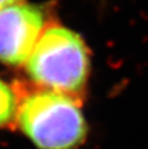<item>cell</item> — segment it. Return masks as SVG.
Returning a JSON list of instances; mask_svg holds the SVG:
<instances>
[{"label": "cell", "mask_w": 148, "mask_h": 149, "mask_svg": "<svg viewBox=\"0 0 148 149\" xmlns=\"http://www.w3.org/2000/svg\"><path fill=\"white\" fill-rule=\"evenodd\" d=\"M44 26L42 10L15 3L0 10V62L19 66L27 62Z\"/></svg>", "instance_id": "3"}, {"label": "cell", "mask_w": 148, "mask_h": 149, "mask_svg": "<svg viewBox=\"0 0 148 149\" xmlns=\"http://www.w3.org/2000/svg\"><path fill=\"white\" fill-rule=\"evenodd\" d=\"M16 109L15 95L10 87L0 80V127L5 126L14 116Z\"/></svg>", "instance_id": "4"}, {"label": "cell", "mask_w": 148, "mask_h": 149, "mask_svg": "<svg viewBox=\"0 0 148 149\" xmlns=\"http://www.w3.org/2000/svg\"><path fill=\"white\" fill-rule=\"evenodd\" d=\"M22 0H0V10L5 9L8 6L15 5V3H20Z\"/></svg>", "instance_id": "5"}, {"label": "cell", "mask_w": 148, "mask_h": 149, "mask_svg": "<svg viewBox=\"0 0 148 149\" xmlns=\"http://www.w3.org/2000/svg\"><path fill=\"white\" fill-rule=\"evenodd\" d=\"M21 130L40 149H75L87 126L73 98L44 90L27 95L16 113Z\"/></svg>", "instance_id": "2"}, {"label": "cell", "mask_w": 148, "mask_h": 149, "mask_svg": "<svg viewBox=\"0 0 148 149\" xmlns=\"http://www.w3.org/2000/svg\"><path fill=\"white\" fill-rule=\"evenodd\" d=\"M26 63L35 83L71 98L83 91L90 70L85 43L78 34L61 26L41 34Z\"/></svg>", "instance_id": "1"}]
</instances>
